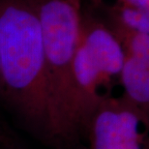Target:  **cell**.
<instances>
[{"mask_svg":"<svg viewBox=\"0 0 149 149\" xmlns=\"http://www.w3.org/2000/svg\"><path fill=\"white\" fill-rule=\"evenodd\" d=\"M124 57L123 49L109 26L82 12L72 65L71 128L74 142L84 133L89 117L104 96L99 89L120 74Z\"/></svg>","mask_w":149,"mask_h":149,"instance_id":"cell-3","label":"cell"},{"mask_svg":"<svg viewBox=\"0 0 149 149\" xmlns=\"http://www.w3.org/2000/svg\"><path fill=\"white\" fill-rule=\"evenodd\" d=\"M148 115L126 97L104 95L89 117L84 133L90 149H141L139 124Z\"/></svg>","mask_w":149,"mask_h":149,"instance_id":"cell-4","label":"cell"},{"mask_svg":"<svg viewBox=\"0 0 149 149\" xmlns=\"http://www.w3.org/2000/svg\"><path fill=\"white\" fill-rule=\"evenodd\" d=\"M111 28L149 34V11L130 7L114 6L105 9Z\"/></svg>","mask_w":149,"mask_h":149,"instance_id":"cell-6","label":"cell"},{"mask_svg":"<svg viewBox=\"0 0 149 149\" xmlns=\"http://www.w3.org/2000/svg\"><path fill=\"white\" fill-rule=\"evenodd\" d=\"M46 60L49 141L74 144L71 128L72 65L82 16L81 0H37Z\"/></svg>","mask_w":149,"mask_h":149,"instance_id":"cell-2","label":"cell"},{"mask_svg":"<svg viewBox=\"0 0 149 149\" xmlns=\"http://www.w3.org/2000/svg\"><path fill=\"white\" fill-rule=\"evenodd\" d=\"M97 5L103 9L114 6H130V7L149 11V0H94Z\"/></svg>","mask_w":149,"mask_h":149,"instance_id":"cell-7","label":"cell"},{"mask_svg":"<svg viewBox=\"0 0 149 149\" xmlns=\"http://www.w3.org/2000/svg\"><path fill=\"white\" fill-rule=\"evenodd\" d=\"M0 149H25L23 148L17 141L14 139V136L10 133L3 139L0 142Z\"/></svg>","mask_w":149,"mask_h":149,"instance_id":"cell-8","label":"cell"},{"mask_svg":"<svg viewBox=\"0 0 149 149\" xmlns=\"http://www.w3.org/2000/svg\"><path fill=\"white\" fill-rule=\"evenodd\" d=\"M0 99L29 131L49 141L46 60L37 0H0Z\"/></svg>","mask_w":149,"mask_h":149,"instance_id":"cell-1","label":"cell"},{"mask_svg":"<svg viewBox=\"0 0 149 149\" xmlns=\"http://www.w3.org/2000/svg\"><path fill=\"white\" fill-rule=\"evenodd\" d=\"M120 77L124 96L148 115L149 106V58L125 54Z\"/></svg>","mask_w":149,"mask_h":149,"instance_id":"cell-5","label":"cell"},{"mask_svg":"<svg viewBox=\"0 0 149 149\" xmlns=\"http://www.w3.org/2000/svg\"><path fill=\"white\" fill-rule=\"evenodd\" d=\"M0 90H1V79H0Z\"/></svg>","mask_w":149,"mask_h":149,"instance_id":"cell-10","label":"cell"},{"mask_svg":"<svg viewBox=\"0 0 149 149\" xmlns=\"http://www.w3.org/2000/svg\"><path fill=\"white\" fill-rule=\"evenodd\" d=\"M8 134H9V132L6 130V128L3 126L1 123H0V142L3 141V139H4L5 136L8 135Z\"/></svg>","mask_w":149,"mask_h":149,"instance_id":"cell-9","label":"cell"}]
</instances>
